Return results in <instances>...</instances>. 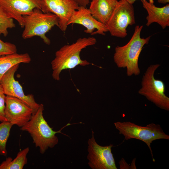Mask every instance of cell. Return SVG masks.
Returning <instances> with one entry per match:
<instances>
[{
	"instance_id": "obj_1",
	"label": "cell",
	"mask_w": 169,
	"mask_h": 169,
	"mask_svg": "<svg viewBox=\"0 0 169 169\" xmlns=\"http://www.w3.org/2000/svg\"><path fill=\"white\" fill-rule=\"evenodd\" d=\"M143 26H136L134 33L128 42L125 45L117 46L115 48L113 59L115 63L119 68H126V74L131 76L139 75V58L144 46L147 44L151 36L146 38L141 37Z\"/></svg>"
},
{
	"instance_id": "obj_2",
	"label": "cell",
	"mask_w": 169,
	"mask_h": 169,
	"mask_svg": "<svg viewBox=\"0 0 169 169\" xmlns=\"http://www.w3.org/2000/svg\"><path fill=\"white\" fill-rule=\"evenodd\" d=\"M96 42V39L93 37L81 38L75 43L64 45L57 50L51 62L53 79L60 80V73L64 69L74 68L79 65L84 66L89 64L86 60L81 59L80 53L83 49L94 45Z\"/></svg>"
},
{
	"instance_id": "obj_3",
	"label": "cell",
	"mask_w": 169,
	"mask_h": 169,
	"mask_svg": "<svg viewBox=\"0 0 169 169\" xmlns=\"http://www.w3.org/2000/svg\"><path fill=\"white\" fill-rule=\"evenodd\" d=\"M44 106L40 104L36 112L33 115L31 119L23 126L21 127L23 131L28 132L30 135L33 142L36 147H38L40 153L43 154L49 148H53L58 142V139L55 135L61 133V130L64 127L73 124L68 123L60 130L55 131L52 129L44 119L43 115Z\"/></svg>"
},
{
	"instance_id": "obj_4",
	"label": "cell",
	"mask_w": 169,
	"mask_h": 169,
	"mask_svg": "<svg viewBox=\"0 0 169 169\" xmlns=\"http://www.w3.org/2000/svg\"><path fill=\"white\" fill-rule=\"evenodd\" d=\"M24 29L22 34L24 39L37 36L42 39L46 44H50V40L46 34L55 26L58 27L57 16L51 13H44L38 8H35L30 13L23 16Z\"/></svg>"
},
{
	"instance_id": "obj_5",
	"label": "cell",
	"mask_w": 169,
	"mask_h": 169,
	"mask_svg": "<svg viewBox=\"0 0 169 169\" xmlns=\"http://www.w3.org/2000/svg\"><path fill=\"white\" fill-rule=\"evenodd\" d=\"M115 128L119 133L122 135L124 139H138L145 143L149 148L153 161V152L151 145L152 142L158 139L169 140V136L166 134L159 124L151 123L146 126H142L130 121H117L114 123Z\"/></svg>"
},
{
	"instance_id": "obj_6",
	"label": "cell",
	"mask_w": 169,
	"mask_h": 169,
	"mask_svg": "<svg viewBox=\"0 0 169 169\" xmlns=\"http://www.w3.org/2000/svg\"><path fill=\"white\" fill-rule=\"evenodd\" d=\"M160 66L157 64H151L148 67L142 77L141 88L138 93L159 108L169 111V98L164 93L165 84L162 80L154 77L155 71Z\"/></svg>"
},
{
	"instance_id": "obj_7",
	"label": "cell",
	"mask_w": 169,
	"mask_h": 169,
	"mask_svg": "<svg viewBox=\"0 0 169 169\" xmlns=\"http://www.w3.org/2000/svg\"><path fill=\"white\" fill-rule=\"evenodd\" d=\"M135 23L133 4L126 0H120L105 25L111 36L124 38L127 35L126 28L128 26Z\"/></svg>"
},
{
	"instance_id": "obj_8",
	"label": "cell",
	"mask_w": 169,
	"mask_h": 169,
	"mask_svg": "<svg viewBox=\"0 0 169 169\" xmlns=\"http://www.w3.org/2000/svg\"><path fill=\"white\" fill-rule=\"evenodd\" d=\"M87 158L88 164L93 169H117L113 154L112 144L105 146L99 145L96 141L92 129V137L88 141Z\"/></svg>"
},
{
	"instance_id": "obj_9",
	"label": "cell",
	"mask_w": 169,
	"mask_h": 169,
	"mask_svg": "<svg viewBox=\"0 0 169 169\" xmlns=\"http://www.w3.org/2000/svg\"><path fill=\"white\" fill-rule=\"evenodd\" d=\"M19 65V64L15 65L4 74L1 79L0 84L6 96L14 97L23 101L33 110V115L38 110L40 104L36 102L33 95L25 94L22 86L15 79V74Z\"/></svg>"
},
{
	"instance_id": "obj_10",
	"label": "cell",
	"mask_w": 169,
	"mask_h": 169,
	"mask_svg": "<svg viewBox=\"0 0 169 169\" xmlns=\"http://www.w3.org/2000/svg\"><path fill=\"white\" fill-rule=\"evenodd\" d=\"M5 118L13 125L21 127L31 118L32 108L22 100L14 97L6 96L5 109Z\"/></svg>"
},
{
	"instance_id": "obj_11",
	"label": "cell",
	"mask_w": 169,
	"mask_h": 169,
	"mask_svg": "<svg viewBox=\"0 0 169 169\" xmlns=\"http://www.w3.org/2000/svg\"><path fill=\"white\" fill-rule=\"evenodd\" d=\"M79 6L72 0H42V12L51 13L58 18V27L62 31L67 28L68 23Z\"/></svg>"
},
{
	"instance_id": "obj_12",
	"label": "cell",
	"mask_w": 169,
	"mask_h": 169,
	"mask_svg": "<svg viewBox=\"0 0 169 169\" xmlns=\"http://www.w3.org/2000/svg\"><path fill=\"white\" fill-rule=\"evenodd\" d=\"M0 7L8 17L16 20L23 28V16L35 8L42 11V0H0Z\"/></svg>"
},
{
	"instance_id": "obj_13",
	"label": "cell",
	"mask_w": 169,
	"mask_h": 169,
	"mask_svg": "<svg viewBox=\"0 0 169 169\" xmlns=\"http://www.w3.org/2000/svg\"><path fill=\"white\" fill-rule=\"evenodd\" d=\"M81 25L86 28L84 32L91 35L99 34L103 35L108 32L105 24L94 18L88 9L83 6H79L73 14L68 23Z\"/></svg>"
},
{
	"instance_id": "obj_14",
	"label": "cell",
	"mask_w": 169,
	"mask_h": 169,
	"mask_svg": "<svg viewBox=\"0 0 169 169\" xmlns=\"http://www.w3.org/2000/svg\"><path fill=\"white\" fill-rule=\"evenodd\" d=\"M141 1L148 13L146 17L147 26L154 23H157L163 29L169 26V4L162 7H158L146 0Z\"/></svg>"
},
{
	"instance_id": "obj_15",
	"label": "cell",
	"mask_w": 169,
	"mask_h": 169,
	"mask_svg": "<svg viewBox=\"0 0 169 169\" xmlns=\"http://www.w3.org/2000/svg\"><path fill=\"white\" fill-rule=\"evenodd\" d=\"M118 0H92L88 9L92 16L106 24L110 19Z\"/></svg>"
},
{
	"instance_id": "obj_16",
	"label": "cell",
	"mask_w": 169,
	"mask_h": 169,
	"mask_svg": "<svg viewBox=\"0 0 169 169\" xmlns=\"http://www.w3.org/2000/svg\"><path fill=\"white\" fill-rule=\"evenodd\" d=\"M31 61V57L27 53H16L0 56V83L3 76L12 67L21 63H29Z\"/></svg>"
},
{
	"instance_id": "obj_17",
	"label": "cell",
	"mask_w": 169,
	"mask_h": 169,
	"mask_svg": "<svg viewBox=\"0 0 169 169\" xmlns=\"http://www.w3.org/2000/svg\"><path fill=\"white\" fill-rule=\"evenodd\" d=\"M29 151L28 147L19 151L13 160L10 157L6 158L0 165V169H22L27 163V155Z\"/></svg>"
},
{
	"instance_id": "obj_18",
	"label": "cell",
	"mask_w": 169,
	"mask_h": 169,
	"mask_svg": "<svg viewBox=\"0 0 169 169\" xmlns=\"http://www.w3.org/2000/svg\"><path fill=\"white\" fill-rule=\"evenodd\" d=\"M13 125L8 121L0 123V156H7L6 144Z\"/></svg>"
},
{
	"instance_id": "obj_19",
	"label": "cell",
	"mask_w": 169,
	"mask_h": 169,
	"mask_svg": "<svg viewBox=\"0 0 169 169\" xmlns=\"http://www.w3.org/2000/svg\"><path fill=\"white\" fill-rule=\"evenodd\" d=\"M15 26L13 19L8 17L0 7V35L7 36L8 34V29L14 28Z\"/></svg>"
},
{
	"instance_id": "obj_20",
	"label": "cell",
	"mask_w": 169,
	"mask_h": 169,
	"mask_svg": "<svg viewBox=\"0 0 169 169\" xmlns=\"http://www.w3.org/2000/svg\"><path fill=\"white\" fill-rule=\"evenodd\" d=\"M17 48L14 44L4 42L0 38V56L17 53Z\"/></svg>"
},
{
	"instance_id": "obj_21",
	"label": "cell",
	"mask_w": 169,
	"mask_h": 169,
	"mask_svg": "<svg viewBox=\"0 0 169 169\" xmlns=\"http://www.w3.org/2000/svg\"><path fill=\"white\" fill-rule=\"evenodd\" d=\"M6 95L3 90H0V122L7 121L5 116V109Z\"/></svg>"
},
{
	"instance_id": "obj_22",
	"label": "cell",
	"mask_w": 169,
	"mask_h": 169,
	"mask_svg": "<svg viewBox=\"0 0 169 169\" xmlns=\"http://www.w3.org/2000/svg\"><path fill=\"white\" fill-rule=\"evenodd\" d=\"M76 3L79 6L86 7L89 3L90 0H72Z\"/></svg>"
},
{
	"instance_id": "obj_23",
	"label": "cell",
	"mask_w": 169,
	"mask_h": 169,
	"mask_svg": "<svg viewBox=\"0 0 169 169\" xmlns=\"http://www.w3.org/2000/svg\"><path fill=\"white\" fill-rule=\"evenodd\" d=\"M119 164L120 169H131V166L127 164L123 158H122L120 161Z\"/></svg>"
},
{
	"instance_id": "obj_24",
	"label": "cell",
	"mask_w": 169,
	"mask_h": 169,
	"mask_svg": "<svg viewBox=\"0 0 169 169\" xmlns=\"http://www.w3.org/2000/svg\"><path fill=\"white\" fill-rule=\"evenodd\" d=\"M130 3L133 4L137 0H126ZM149 2L150 3H154V0H148Z\"/></svg>"
},
{
	"instance_id": "obj_25",
	"label": "cell",
	"mask_w": 169,
	"mask_h": 169,
	"mask_svg": "<svg viewBox=\"0 0 169 169\" xmlns=\"http://www.w3.org/2000/svg\"><path fill=\"white\" fill-rule=\"evenodd\" d=\"M157 2L164 4H168L169 0H157Z\"/></svg>"
},
{
	"instance_id": "obj_26",
	"label": "cell",
	"mask_w": 169,
	"mask_h": 169,
	"mask_svg": "<svg viewBox=\"0 0 169 169\" xmlns=\"http://www.w3.org/2000/svg\"><path fill=\"white\" fill-rule=\"evenodd\" d=\"M0 90H3L2 88V86L0 84Z\"/></svg>"
}]
</instances>
